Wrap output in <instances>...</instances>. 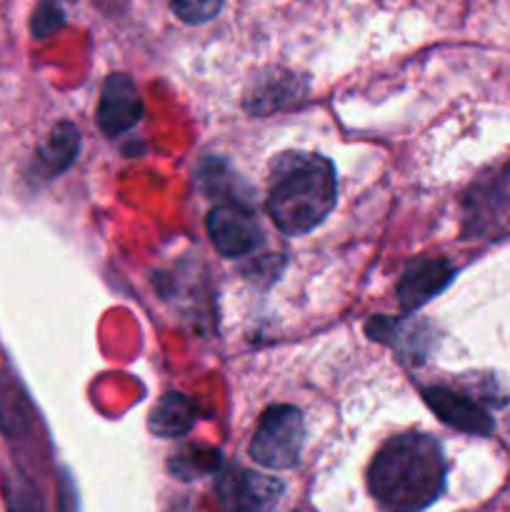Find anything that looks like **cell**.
<instances>
[{"label":"cell","mask_w":510,"mask_h":512,"mask_svg":"<svg viewBox=\"0 0 510 512\" xmlns=\"http://www.w3.org/2000/svg\"><path fill=\"white\" fill-rule=\"evenodd\" d=\"M443 448L425 433L390 438L368 468V488L385 512H423L445 490Z\"/></svg>","instance_id":"1"},{"label":"cell","mask_w":510,"mask_h":512,"mask_svg":"<svg viewBox=\"0 0 510 512\" xmlns=\"http://www.w3.org/2000/svg\"><path fill=\"white\" fill-rule=\"evenodd\" d=\"M335 168L323 155H293L278 165L265 210L280 233L298 235L318 228L335 208Z\"/></svg>","instance_id":"2"},{"label":"cell","mask_w":510,"mask_h":512,"mask_svg":"<svg viewBox=\"0 0 510 512\" xmlns=\"http://www.w3.org/2000/svg\"><path fill=\"white\" fill-rule=\"evenodd\" d=\"M303 415L293 405H273L260 415V423L250 440V458L268 470L295 468L303 453Z\"/></svg>","instance_id":"3"},{"label":"cell","mask_w":510,"mask_h":512,"mask_svg":"<svg viewBox=\"0 0 510 512\" xmlns=\"http://www.w3.org/2000/svg\"><path fill=\"white\" fill-rule=\"evenodd\" d=\"M210 243L215 245L223 258H243L253 253L263 240L258 215L250 205L240 203H220L215 205L205 220Z\"/></svg>","instance_id":"4"},{"label":"cell","mask_w":510,"mask_h":512,"mask_svg":"<svg viewBox=\"0 0 510 512\" xmlns=\"http://www.w3.org/2000/svg\"><path fill=\"white\" fill-rule=\"evenodd\" d=\"M285 493V485L268 475L230 468L215 483V495L225 512H265Z\"/></svg>","instance_id":"5"},{"label":"cell","mask_w":510,"mask_h":512,"mask_svg":"<svg viewBox=\"0 0 510 512\" xmlns=\"http://www.w3.org/2000/svg\"><path fill=\"white\" fill-rule=\"evenodd\" d=\"M143 118V98L130 80V75L115 73L108 75L100 90L98 103V125L105 135L128 133Z\"/></svg>","instance_id":"6"},{"label":"cell","mask_w":510,"mask_h":512,"mask_svg":"<svg viewBox=\"0 0 510 512\" xmlns=\"http://www.w3.org/2000/svg\"><path fill=\"white\" fill-rule=\"evenodd\" d=\"M423 398L425 403H428V408L433 410L445 425H450V428L468 435H480V438L493 435V418H490L488 410H485L483 405L475 403V400L465 398V395L448 388H428L423 390Z\"/></svg>","instance_id":"7"},{"label":"cell","mask_w":510,"mask_h":512,"mask_svg":"<svg viewBox=\"0 0 510 512\" xmlns=\"http://www.w3.org/2000/svg\"><path fill=\"white\" fill-rule=\"evenodd\" d=\"M453 275L455 268L443 258L415 260V263L408 265V270H405L398 283L400 303L408 310L420 308L428 300H433L435 295L443 293L450 280H453Z\"/></svg>","instance_id":"8"},{"label":"cell","mask_w":510,"mask_h":512,"mask_svg":"<svg viewBox=\"0 0 510 512\" xmlns=\"http://www.w3.org/2000/svg\"><path fill=\"white\" fill-rule=\"evenodd\" d=\"M300 95V80H295L293 73L283 70H270L268 78H258L250 85L245 95V110L253 115H268L273 110H280L283 105L293 103Z\"/></svg>","instance_id":"9"},{"label":"cell","mask_w":510,"mask_h":512,"mask_svg":"<svg viewBox=\"0 0 510 512\" xmlns=\"http://www.w3.org/2000/svg\"><path fill=\"white\" fill-rule=\"evenodd\" d=\"M198 420V408L183 393H168L158 400L150 413V430L158 438H183L193 430Z\"/></svg>","instance_id":"10"},{"label":"cell","mask_w":510,"mask_h":512,"mask_svg":"<svg viewBox=\"0 0 510 512\" xmlns=\"http://www.w3.org/2000/svg\"><path fill=\"white\" fill-rule=\"evenodd\" d=\"M80 153V130L73 123L63 120L50 130L45 143L38 148L40 163L48 168V173H63L75 163Z\"/></svg>","instance_id":"11"},{"label":"cell","mask_w":510,"mask_h":512,"mask_svg":"<svg viewBox=\"0 0 510 512\" xmlns=\"http://www.w3.org/2000/svg\"><path fill=\"white\" fill-rule=\"evenodd\" d=\"M220 468V453L213 448H200V445H190V448L180 450L170 458L168 470L183 480L200 478V475H210Z\"/></svg>","instance_id":"12"},{"label":"cell","mask_w":510,"mask_h":512,"mask_svg":"<svg viewBox=\"0 0 510 512\" xmlns=\"http://www.w3.org/2000/svg\"><path fill=\"white\" fill-rule=\"evenodd\" d=\"M0 428L8 433L10 438H18L25 428H28V418H25V403L20 398V390L0 373Z\"/></svg>","instance_id":"13"},{"label":"cell","mask_w":510,"mask_h":512,"mask_svg":"<svg viewBox=\"0 0 510 512\" xmlns=\"http://www.w3.org/2000/svg\"><path fill=\"white\" fill-rule=\"evenodd\" d=\"M8 512H45L40 493L25 478L8 483Z\"/></svg>","instance_id":"14"},{"label":"cell","mask_w":510,"mask_h":512,"mask_svg":"<svg viewBox=\"0 0 510 512\" xmlns=\"http://www.w3.org/2000/svg\"><path fill=\"white\" fill-rule=\"evenodd\" d=\"M63 25H65L63 8H60V5H55V3H43V5H38V10L33 13L30 33H33V38L45 40V38H50V35L58 33Z\"/></svg>","instance_id":"15"},{"label":"cell","mask_w":510,"mask_h":512,"mask_svg":"<svg viewBox=\"0 0 510 512\" xmlns=\"http://www.w3.org/2000/svg\"><path fill=\"white\" fill-rule=\"evenodd\" d=\"M173 13L180 15L185 23H205L213 15L220 13V3H210V0H193V3H173Z\"/></svg>","instance_id":"16"}]
</instances>
